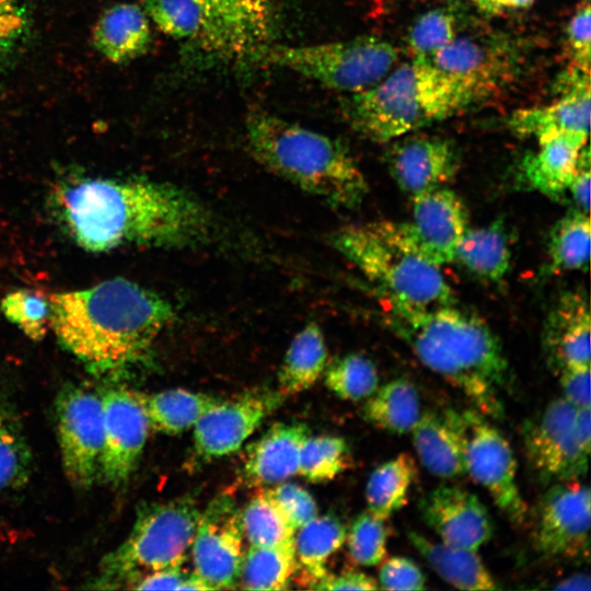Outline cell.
I'll use <instances>...</instances> for the list:
<instances>
[{
    "mask_svg": "<svg viewBox=\"0 0 591 591\" xmlns=\"http://www.w3.org/2000/svg\"><path fill=\"white\" fill-rule=\"evenodd\" d=\"M51 204L68 235L82 248L125 245L185 246L204 240L210 217L185 189L146 178L71 177Z\"/></svg>",
    "mask_w": 591,
    "mask_h": 591,
    "instance_id": "cell-1",
    "label": "cell"
},
{
    "mask_svg": "<svg viewBox=\"0 0 591 591\" xmlns=\"http://www.w3.org/2000/svg\"><path fill=\"white\" fill-rule=\"evenodd\" d=\"M379 293V292H378ZM381 317L432 372L459 389L485 416L503 415L510 369L489 326L455 304L409 305L379 293Z\"/></svg>",
    "mask_w": 591,
    "mask_h": 591,
    "instance_id": "cell-2",
    "label": "cell"
},
{
    "mask_svg": "<svg viewBox=\"0 0 591 591\" xmlns=\"http://www.w3.org/2000/svg\"><path fill=\"white\" fill-rule=\"evenodd\" d=\"M49 300V327L59 341L99 368L127 367L143 360L175 318L167 300L124 278L55 293Z\"/></svg>",
    "mask_w": 591,
    "mask_h": 591,
    "instance_id": "cell-3",
    "label": "cell"
},
{
    "mask_svg": "<svg viewBox=\"0 0 591 591\" xmlns=\"http://www.w3.org/2000/svg\"><path fill=\"white\" fill-rule=\"evenodd\" d=\"M245 139L252 157L267 171L329 206L355 208L368 193L354 157L334 138L255 112L246 119Z\"/></svg>",
    "mask_w": 591,
    "mask_h": 591,
    "instance_id": "cell-4",
    "label": "cell"
},
{
    "mask_svg": "<svg viewBox=\"0 0 591 591\" xmlns=\"http://www.w3.org/2000/svg\"><path fill=\"white\" fill-rule=\"evenodd\" d=\"M464 91L431 62L413 59L375 85L345 99L350 126L375 142H390L468 105Z\"/></svg>",
    "mask_w": 591,
    "mask_h": 591,
    "instance_id": "cell-5",
    "label": "cell"
},
{
    "mask_svg": "<svg viewBox=\"0 0 591 591\" xmlns=\"http://www.w3.org/2000/svg\"><path fill=\"white\" fill-rule=\"evenodd\" d=\"M332 243L376 292L416 306L455 304V294L440 267L403 244L387 221L349 224Z\"/></svg>",
    "mask_w": 591,
    "mask_h": 591,
    "instance_id": "cell-6",
    "label": "cell"
},
{
    "mask_svg": "<svg viewBox=\"0 0 591 591\" xmlns=\"http://www.w3.org/2000/svg\"><path fill=\"white\" fill-rule=\"evenodd\" d=\"M200 510L189 497L142 506L125 542L101 566L102 580L129 588L146 573L183 566L192 547Z\"/></svg>",
    "mask_w": 591,
    "mask_h": 591,
    "instance_id": "cell-7",
    "label": "cell"
},
{
    "mask_svg": "<svg viewBox=\"0 0 591 591\" xmlns=\"http://www.w3.org/2000/svg\"><path fill=\"white\" fill-rule=\"evenodd\" d=\"M389 42L373 36L300 46L266 47L258 55L268 65L286 68L322 85L347 93L379 83L397 60Z\"/></svg>",
    "mask_w": 591,
    "mask_h": 591,
    "instance_id": "cell-8",
    "label": "cell"
},
{
    "mask_svg": "<svg viewBox=\"0 0 591 591\" xmlns=\"http://www.w3.org/2000/svg\"><path fill=\"white\" fill-rule=\"evenodd\" d=\"M463 434L465 473L490 496L515 525L524 522L526 505L517 483V459L508 440L479 412H457Z\"/></svg>",
    "mask_w": 591,
    "mask_h": 591,
    "instance_id": "cell-9",
    "label": "cell"
},
{
    "mask_svg": "<svg viewBox=\"0 0 591 591\" xmlns=\"http://www.w3.org/2000/svg\"><path fill=\"white\" fill-rule=\"evenodd\" d=\"M56 416L62 466L69 482L89 488L100 479L103 450L101 394L67 385L57 395Z\"/></svg>",
    "mask_w": 591,
    "mask_h": 591,
    "instance_id": "cell-10",
    "label": "cell"
},
{
    "mask_svg": "<svg viewBox=\"0 0 591 591\" xmlns=\"http://www.w3.org/2000/svg\"><path fill=\"white\" fill-rule=\"evenodd\" d=\"M412 202L410 220L387 221L394 235L439 267L453 263L456 248L470 228L461 197L444 186L425 193Z\"/></svg>",
    "mask_w": 591,
    "mask_h": 591,
    "instance_id": "cell-11",
    "label": "cell"
},
{
    "mask_svg": "<svg viewBox=\"0 0 591 591\" xmlns=\"http://www.w3.org/2000/svg\"><path fill=\"white\" fill-rule=\"evenodd\" d=\"M243 540L241 510L230 496L216 497L200 512L190 547L193 571L212 590L234 588L245 553Z\"/></svg>",
    "mask_w": 591,
    "mask_h": 591,
    "instance_id": "cell-12",
    "label": "cell"
},
{
    "mask_svg": "<svg viewBox=\"0 0 591 591\" xmlns=\"http://www.w3.org/2000/svg\"><path fill=\"white\" fill-rule=\"evenodd\" d=\"M577 409L564 397L554 399L524 427L528 461L544 482L579 478L588 471L589 454L575 431Z\"/></svg>",
    "mask_w": 591,
    "mask_h": 591,
    "instance_id": "cell-13",
    "label": "cell"
},
{
    "mask_svg": "<svg viewBox=\"0 0 591 591\" xmlns=\"http://www.w3.org/2000/svg\"><path fill=\"white\" fill-rule=\"evenodd\" d=\"M590 488L578 478L555 483L541 500L535 548L547 557H588Z\"/></svg>",
    "mask_w": 591,
    "mask_h": 591,
    "instance_id": "cell-14",
    "label": "cell"
},
{
    "mask_svg": "<svg viewBox=\"0 0 591 591\" xmlns=\"http://www.w3.org/2000/svg\"><path fill=\"white\" fill-rule=\"evenodd\" d=\"M101 397L104 437L100 479L119 487L138 466L150 429L149 421L141 393L115 387L105 391Z\"/></svg>",
    "mask_w": 591,
    "mask_h": 591,
    "instance_id": "cell-15",
    "label": "cell"
},
{
    "mask_svg": "<svg viewBox=\"0 0 591 591\" xmlns=\"http://www.w3.org/2000/svg\"><path fill=\"white\" fill-rule=\"evenodd\" d=\"M210 37V53L229 60L258 57L273 34L270 0H194Z\"/></svg>",
    "mask_w": 591,
    "mask_h": 591,
    "instance_id": "cell-16",
    "label": "cell"
},
{
    "mask_svg": "<svg viewBox=\"0 0 591 591\" xmlns=\"http://www.w3.org/2000/svg\"><path fill=\"white\" fill-rule=\"evenodd\" d=\"M282 396L251 393L232 401H220L193 427L195 453L211 460L237 451L270 414Z\"/></svg>",
    "mask_w": 591,
    "mask_h": 591,
    "instance_id": "cell-17",
    "label": "cell"
},
{
    "mask_svg": "<svg viewBox=\"0 0 591 591\" xmlns=\"http://www.w3.org/2000/svg\"><path fill=\"white\" fill-rule=\"evenodd\" d=\"M424 522L442 543L478 551L493 536L491 517L482 500L455 485H440L418 503Z\"/></svg>",
    "mask_w": 591,
    "mask_h": 591,
    "instance_id": "cell-18",
    "label": "cell"
},
{
    "mask_svg": "<svg viewBox=\"0 0 591 591\" xmlns=\"http://www.w3.org/2000/svg\"><path fill=\"white\" fill-rule=\"evenodd\" d=\"M399 138L393 140L385 160L392 178L410 200L444 187L455 176L459 157L449 140L408 134Z\"/></svg>",
    "mask_w": 591,
    "mask_h": 591,
    "instance_id": "cell-19",
    "label": "cell"
},
{
    "mask_svg": "<svg viewBox=\"0 0 591 591\" xmlns=\"http://www.w3.org/2000/svg\"><path fill=\"white\" fill-rule=\"evenodd\" d=\"M431 63L449 76L470 103L497 90L512 74V53L493 40L464 36L440 49Z\"/></svg>",
    "mask_w": 591,
    "mask_h": 591,
    "instance_id": "cell-20",
    "label": "cell"
},
{
    "mask_svg": "<svg viewBox=\"0 0 591 591\" xmlns=\"http://www.w3.org/2000/svg\"><path fill=\"white\" fill-rule=\"evenodd\" d=\"M590 72L572 67L564 79L563 96L546 106L520 109L509 126L514 134L535 138L538 143L569 132L589 135Z\"/></svg>",
    "mask_w": 591,
    "mask_h": 591,
    "instance_id": "cell-21",
    "label": "cell"
},
{
    "mask_svg": "<svg viewBox=\"0 0 591 591\" xmlns=\"http://www.w3.org/2000/svg\"><path fill=\"white\" fill-rule=\"evenodd\" d=\"M591 316L588 298L580 291L564 293L549 312L544 328V347L560 371L590 367Z\"/></svg>",
    "mask_w": 591,
    "mask_h": 591,
    "instance_id": "cell-22",
    "label": "cell"
},
{
    "mask_svg": "<svg viewBox=\"0 0 591 591\" xmlns=\"http://www.w3.org/2000/svg\"><path fill=\"white\" fill-rule=\"evenodd\" d=\"M300 422H278L247 447L243 476L252 485H275L298 474L300 452L309 437Z\"/></svg>",
    "mask_w": 591,
    "mask_h": 591,
    "instance_id": "cell-23",
    "label": "cell"
},
{
    "mask_svg": "<svg viewBox=\"0 0 591 591\" xmlns=\"http://www.w3.org/2000/svg\"><path fill=\"white\" fill-rule=\"evenodd\" d=\"M422 466L432 475L449 479L465 474L463 434L457 412L421 414L410 431Z\"/></svg>",
    "mask_w": 591,
    "mask_h": 591,
    "instance_id": "cell-24",
    "label": "cell"
},
{
    "mask_svg": "<svg viewBox=\"0 0 591 591\" xmlns=\"http://www.w3.org/2000/svg\"><path fill=\"white\" fill-rule=\"evenodd\" d=\"M95 49L114 63L142 56L151 43L150 20L135 3H117L97 19L92 32Z\"/></svg>",
    "mask_w": 591,
    "mask_h": 591,
    "instance_id": "cell-25",
    "label": "cell"
},
{
    "mask_svg": "<svg viewBox=\"0 0 591 591\" xmlns=\"http://www.w3.org/2000/svg\"><path fill=\"white\" fill-rule=\"evenodd\" d=\"M588 136L569 132L540 143L538 151L528 154L521 165L526 184L548 197L561 196L567 192Z\"/></svg>",
    "mask_w": 591,
    "mask_h": 591,
    "instance_id": "cell-26",
    "label": "cell"
},
{
    "mask_svg": "<svg viewBox=\"0 0 591 591\" xmlns=\"http://www.w3.org/2000/svg\"><path fill=\"white\" fill-rule=\"evenodd\" d=\"M408 538L430 567L451 586L472 591L500 589L477 551L434 542L417 532H408Z\"/></svg>",
    "mask_w": 591,
    "mask_h": 591,
    "instance_id": "cell-27",
    "label": "cell"
},
{
    "mask_svg": "<svg viewBox=\"0 0 591 591\" xmlns=\"http://www.w3.org/2000/svg\"><path fill=\"white\" fill-rule=\"evenodd\" d=\"M327 366L324 334L316 323H308L291 340L278 372L281 396L301 393L323 375Z\"/></svg>",
    "mask_w": 591,
    "mask_h": 591,
    "instance_id": "cell-28",
    "label": "cell"
},
{
    "mask_svg": "<svg viewBox=\"0 0 591 591\" xmlns=\"http://www.w3.org/2000/svg\"><path fill=\"white\" fill-rule=\"evenodd\" d=\"M510 262L511 250L501 222L468 228L453 260L472 275L489 282L502 280L510 268Z\"/></svg>",
    "mask_w": 591,
    "mask_h": 591,
    "instance_id": "cell-29",
    "label": "cell"
},
{
    "mask_svg": "<svg viewBox=\"0 0 591 591\" xmlns=\"http://www.w3.org/2000/svg\"><path fill=\"white\" fill-rule=\"evenodd\" d=\"M141 399L150 429L177 434L193 428L196 422L221 399L184 389H172L142 394Z\"/></svg>",
    "mask_w": 591,
    "mask_h": 591,
    "instance_id": "cell-30",
    "label": "cell"
},
{
    "mask_svg": "<svg viewBox=\"0 0 591 591\" xmlns=\"http://www.w3.org/2000/svg\"><path fill=\"white\" fill-rule=\"evenodd\" d=\"M366 399L363 418L391 433L410 432L422 414L418 392L414 384L405 379H395L383 384Z\"/></svg>",
    "mask_w": 591,
    "mask_h": 591,
    "instance_id": "cell-31",
    "label": "cell"
},
{
    "mask_svg": "<svg viewBox=\"0 0 591 591\" xmlns=\"http://www.w3.org/2000/svg\"><path fill=\"white\" fill-rule=\"evenodd\" d=\"M417 474L416 462L406 452L379 465L366 485L368 511L383 520L391 518L407 503Z\"/></svg>",
    "mask_w": 591,
    "mask_h": 591,
    "instance_id": "cell-32",
    "label": "cell"
},
{
    "mask_svg": "<svg viewBox=\"0 0 591 591\" xmlns=\"http://www.w3.org/2000/svg\"><path fill=\"white\" fill-rule=\"evenodd\" d=\"M346 528L334 515H317L301 528L294 535L297 564L306 575L310 586L328 575L326 563L346 541Z\"/></svg>",
    "mask_w": 591,
    "mask_h": 591,
    "instance_id": "cell-33",
    "label": "cell"
},
{
    "mask_svg": "<svg viewBox=\"0 0 591 591\" xmlns=\"http://www.w3.org/2000/svg\"><path fill=\"white\" fill-rule=\"evenodd\" d=\"M32 467L33 455L20 416L0 393V491L23 487Z\"/></svg>",
    "mask_w": 591,
    "mask_h": 591,
    "instance_id": "cell-34",
    "label": "cell"
},
{
    "mask_svg": "<svg viewBox=\"0 0 591 591\" xmlns=\"http://www.w3.org/2000/svg\"><path fill=\"white\" fill-rule=\"evenodd\" d=\"M297 566L294 544L250 545L244 553L239 582L248 590H285Z\"/></svg>",
    "mask_w": 591,
    "mask_h": 591,
    "instance_id": "cell-35",
    "label": "cell"
},
{
    "mask_svg": "<svg viewBox=\"0 0 591 591\" xmlns=\"http://www.w3.org/2000/svg\"><path fill=\"white\" fill-rule=\"evenodd\" d=\"M591 223L588 213L575 210L553 227L548 239V269L553 273L587 270Z\"/></svg>",
    "mask_w": 591,
    "mask_h": 591,
    "instance_id": "cell-36",
    "label": "cell"
},
{
    "mask_svg": "<svg viewBox=\"0 0 591 591\" xmlns=\"http://www.w3.org/2000/svg\"><path fill=\"white\" fill-rule=\"evenodd\" d=\"M244 538L253 546L293 544L296 529L271 495L264 489L241 511Z\"/></svg>",
    "mask_w": 591,
    "mask_h": 591,
    "instance_id": "cell-37",
    "label": "cell"
},
{
    "mask_svg": "<svg viewBox=\"0 0 591 591\" xmlns=\"http://www.w3.org/2000/svg\"><path fill=\"white\" fill-rule=\"evenodd\" d=\"M142 8L164 34L189 40L210 53L208 28L194 0H143Z\"/></svg>",
    "mask_w": 591,
    "mask_h": 591,
    "instance_id": "cell-38",
    "label": "cell"
},
{
    "mask_svg": "<svg viewBox=\"0 0 591 591\" xmlns=\"http://www.w3.org/2000/svg\"><path fill=\"white\" fill-rule=\"evenodd\" d=\"M323 375L326 387L345 401L366 399L379 387L375 364L360 354L335 359L326 366Z\"/></svg>",
    "mask_w": 591,
    "mask_h": 591,
    "instance_id": "cell-39",
    "label": "cell"
},
{
    "mask_svg": "<svg viewBox=\"0 0 591 591\" xmlns=\"http://www.w3.org/2000/svg\"><path fill=\"white\" fill-rule=\"evenodd\" d=\"M350 463V452L344 438L337 436L308 437L302 444L298 474L312 483L327 482Z\"/></svg>",
    "mask_w": 591,
    "mask_h": 591,
    "instance_id": "cell-40",
    "label": "cell"
},
{
    "mask_svg": "<svg viewBox=\"0 0 591 591\" xmlns=\"http://www.w3.org/2000/svg\"><path fill=\"white\" fill-rule=\"evenodd\" d=\"M0 309L7 320L15 324L33 340L42 339L50 322V300L42 292L18 289L1 300Z\"/></svg>",
    "mask_w": 591,
    "mask_h": 591,
    "instance_id": "cell-41",
    "label": "cell"
},
{
    "mask_svg": "<svg viewBox=\"0 0 591 591\" xmlns=\"http://www.w3.org/2000/svg\"><path fill=\"white\" fill-rule=\"evenodd\" d=\"M385 521L370 511L355 518L346 534L349 556L355 564L373 567L384 560L389 537Z\"/></svg>",
    "mask_w": 591,
    "mask_h": 591,
    "instance_id": "cell-42",
    "label": "cell"
},
{
    "mask_svg": "<svg viewBox=\"0 0 591 591\" xmlns=\"http://www.w3.org/2000/svg\"><path fill=\"white\" fill-rule=\"evenodd\" d=\"M456 37V20L447 10H432L413 25L408 47L413 59L431 62L433 56Z\"/></svg>",
    "mask_w": 591,
    "mask_h": 591,
    "instance_id": "cell-43",
    "label": "cell"
},
{
    "mask_svg": "<svg viewBox=\"0 0 591 591\" xmlns=\"http://www.w3.org/2000/svg\"><path fill=\"white\" fill-rule=\"evenodd\" d=\"M270 491L296 530L318 515L316 501L303 487L281 482Z\"/></svg>",
    "mask_w": 591,
    "mask_h": 591,
    "instance_id": "cell-44",
    "label": "cell"
},
{
    "mask_svg": "<svg viewBox=\"0 0 591 591\" xmlns=\"http://www.w3.org/2000/svg\"><path fill=\"white\" fill-rule=\"evenodd\" d=\"M378 582L385 590L417 591L426 588V578L419 566L403 556H393L382 561Z\"/></svg>",
    "mask_w": 591,
    "mask_h": 591,
    "instance_id": "cell-45",
    "label": "cell"
},
{
    "mask_svg": "<svg viewBox=\"0 0 591 591\" xmlns=\"http://www.w3.org/2000/svg\"><path fill=\"white\" fill-rule=\"evenodd\" d=\"M591 11L590 5L582 7L567 26V42L572 58V66L590 72L591 57Z\"/></svg>",
    "mask_w": 591,
    "mask_h": 591,
    "instance_id": "cell-46",
    "label": "cell"
},
{
    "mask_svg": "<svg viewBox=\"0 0 591 591\" xmlns=\"http://www.w3.org/2000/svg\"><path fill=\"white\" fill-rule=\"evenodd\" d=\"M559 372L563 397L576 408L591 407L590 367L568 368Z\"/></svg>",
    "mask_w": 591,
    "mask_h": 591,
    "instance_id": "cell-47",
    "label": "cell"
},
{
    "mask_svg": "<svg viewBox=\"0 0 591 591\" xmlns=\"http://www.w3.org/2000/svg\"><path fill=\"white\" fill-rule=\"evenodd\" d=\"M590 152L589 147L584 144L580 150L576 169L567 187L578 210L588 213L590 212Z\"/></svg>",
    "mask_w": 591,
    "mask_h": 591,
    "instance_id": "cell-48",
    "label": "cell"
},
{
    "mask_svg": "<svg viewBox=\"0 0 591 591\" xmlns=\"http://www.w3.org/2000/svg\"><path fill=\"white\" fill-rule=\"evenodd\" d=\"M316 590H378V581L359 570H346L339 575H327L313 587Z\"/></svg>",
    "mask_w": 591,
    "mask_h": 591,
    "instance_id": "cell-49",
    "label": "cell"
},
{
    "mask_svg": "<svg viewBox=\"0 0 591 591\" xmlns=\"http://www.w3.org/2000/svg\"><path fill=\"white\" fill-rule=\"evenodd\" d=\"M26 25L23 0H0V46L16 38Z\"/></svg>",
    "mask_w": 591,
    "mask_h": 591,
    "instance_id": "cell-50",
    "label": "cell"
},
{
    "mask_svg": "<svg viewBox=\"0 0 591 591\" xmlns=\"http://www.w3.org/2000/svg\"><path fill=\"white\" fill-rule=\"evenodd\" d=\"M187 573L182 566L167 567L140 577L130 587L136 590H178Z\"/></svg>",
    "mask_w": 591,
    "mask_h": 591,
    "instance_id": "cell-51",
    "label": "cell"
},
{
    "mask_svg": "<svg viewBox=\"0 0 591 591\" xmlns=\"http://www.w3.org/2000/svg\"><path fill=\"white\" fill-rule=\"evenodd\" d=\"M576 437L584 452L590 454L591 448V414L590 407L578 408L575 420Z\"/></svg>",
    "mask_w": 591,
    "mask_h": 591,
    "instance_id": "cell-52",
    "label": "cell"
},
{
    "mask_svg": "<svg viewBox=\"0 0 591 591\" xmlns=\"http://www.w3.org/2000/svg\"><path fill=\"white\" fill-rule=\"evenodd\" d=\"M557 590H590V577L584 573L572 575L554 587Z\"/></svg>",
    "mask_w": 591,
    "mask_h": 591,
    "instance_id": "cell-53",
    "label": "cell"
},
{
    "mask_svg": "<svg viewBox=\"0 0 591 591\" xmlns=\"http://www.w3.org/2000/svg\"><path fill=\"white\" fill-rule=\"evenodd\" d=\"M178 590H212V588L194 571L187 573Z\"/></svg>",
    "mask_w": 591,
    "mask_h": 591,
    "instance_id": "cell-54",
    "label": "cell"
},
{
    "mask_svg": "<svg viewBox=\"0 0 591 591\" xmlns=\"http://www.w3.org/2000/svg\"><path fill=\"white\" fill-rule=\"evenodd\" d=\"M532 0H486L484 5L487 9H497V8H518L526 5Z\"/></svg>",
    "mask_w": 591,
    "mask_h": 591,
    "instance_id": "cell-55",
    "label": "cell"
},
{
    "mask_svg": "<svg viewBox=\"0 0 591 591\" xmlns=\"http://www.w3.org/2000/svg\"><path fill=\"white\" fill-rule=\"evenodd\" d=\"M475 1L478 2L480 5H484L486 0H475Z\"/></svg>",
    "mask_w": 591,
    "mask_h": 591,
    "instance_id": "cell-56",
    "label": "cell"
}]
</instances>
